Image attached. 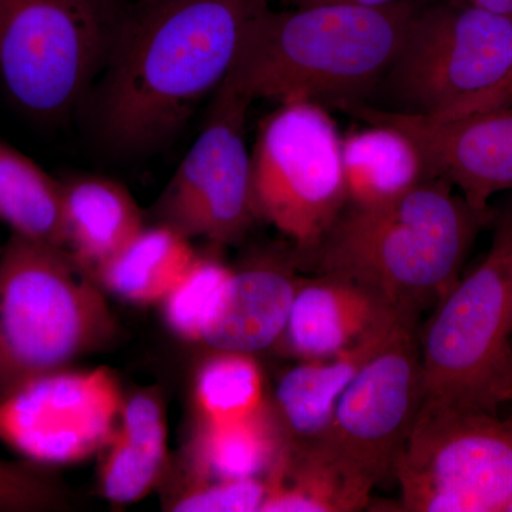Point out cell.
Wrapping results in <instances>:
<instances>
[{
	"label": "cell",
	"mask_w": 512,
	"mask_h": 512,
	"mask_svg": "<svg viewBox=\"0 0 512 512\" xmlns=\"http://www.w3.org/2000/svg\"><path fill=\"white\" fill-rule=\"evenodd\" d=\"M512 66V20L454 0L413 13L383 80L396 111L436 117Z\"/></svg>",
	"instance_id": "cell-9"
},
{
	"label": "cell",
	"mask_w": 512,
	"mask_h": 512,
	"mask_svg": "<svg viewBox=\"0 0 512 512\" xmlns=\"http://www.w3.org/2000/svg\"><path fill=\"white\" fill-rule=\"evenodd\" d=\"M419 318L394 312L362 338L325 359L299 360L275 389L274 414L285 443H315L325 436L342 394L362 367L410 323Z\"/></svg>",
	"instance_id": "cell-15"
},
{
	"label": "cell",
	"mask_w": 512,
	"mask_h": 512,
	"mask_svg": "<svg viewBox=\"0 0 512 512\" xmlns=\"http://www.w3.org/2000/svg\"><path fill=\"white\" fill-rule=\"evenodd\" d=\"M232 272L215 256H197L180 284L161 302L165 322L175 335L201 342Z\"/></svg>",
	"instance_id": "cell-25"
},
{
	"label": "cell",
	"mask_w": 512,
	"mask_h": 512,
	"mask_svg": "<svg viewBox=\"0 0 512 512\" xmlns=\"http://www.w3.org/2000/svg\"><path fill=\"white\" fill-rule=\"evenodd\" d=\"M252 101L225 77L207 123L160 195L154 214L187 238L238 245L258 221L252 197L247 114Z\"/></svg>",
	"instance_id": "cell-10"
},
{
	"label": "cell",
	"mask_w": 512,
	"mask_h": 512,
	"mask_svg": "<svg viewBox=\"0 0 512 512\" xmlns=\"http://www.w3.org/2000/svg\"><path fill=\"white\" fill-rule=\"evenodd\" d=\"M491 224L483 262L419 326L423 403L498 413L512 402V200Z\"/></svg>",
	"instance_id": "cell-5"
},
{
	"label": "cell",
	"mask_w": 512,
	"mask_h": 512,
	"mask_svg": "<svg viewBox=\"0 0 512 512\" xmlns=\"http://www.w3.org/2000/svg\"><path fill=\"white\" fill-rule=\"evenodd\" d=\"M299 259L262 254L232 272L201 342L212 352L256 353L278 345L301 279Z\"/></svg>",
	"instance_id": "cell-14"
},
{
	"label": "cell",
	"mask_w": 512,
	"mask_h": 512,
	"mask_svg": "<svg viewBox=\"0 0 512 512\" xmlns=\"http://www.w3.org/2000/svg\"><path fill=\"white\" fill-rule=\"evenodd\" d=\"M512 104V66L504 74L503 79L498 80L494 86L488 87L481 93L467 97V99L458 101L453 106L448 107L439 116L434 119L448 120L454 117L466 116V114L480 113L500 109V107L511 106Z\"/></svg>",
	"instance_id": "cell-28"
},
{
	"label": "cell",
	"mask_w": 512,
	"mask_h": 512,
	"mask_svg": "<svg viewBox=\"0 0 512 512\" xmlns=\"http://www.w3.org/2000/svg\"><path fill=\"white\" fill-rule=\"evenodd\" d=\"M505 512H512V497H511L510 503H508V505H507V511H505Z\"/></svg>",
	"instance_id": "cell-32"
},
{
	"label": "cell",
	"mask_w": 512,
	"mask_h": 512,
	"mask_svg": "<svg viewBox=\"0 0 512 512\" xmlns=\"http://www.w3.org/2000/svg\"><path fill=\"white\" fill-rule=\"evenodd\" d=\"M104 289L66 249L10 234L0 251V399L110 345Z\"/></svg>",
	"instance_id": "cell-4"
},
{
	"label": "cell",
	"mask_w": 512,
	"mask_h": 512,
	"mask_svg": "<svg viewBox=\"0 0 512 512\" xmlns=\"http://www.w3.org/2000/svg\"><path fill=\"white\" fill-rule=\"evenodd\" d=\"M495 212L474 210L441 178H426L394 200L346 205L309 254L318 274L367 286L396 311L419 318L460 279L478 232Z\"/></svg>",
	"instance_id": "cell-2"
},
{
	"label": "cell",
	"mask_w": 512,
	"mask_h": 512,
	"mask_svg": "<svg viewBox=\"0 0 512 512\" xmlns=\"http://www.w3.org/2000/svg\"><path fill=\"white\" fill-rule=\"evenodd\" d=\"M512 20V0H461Z\"/></svg>",
	"instance_id": "cell-30"
},
{
	"label": "cell",
	"mask_w": 512,
	"mask_h": 512,
	"mask_svg": "<svg viewBox=\"0 0 512 512\" xmlns=\"http://www.w3.org/2000/svg\"><path fill=\"white\" fill-rule=\"evenodd\" d=\"M284 439L271 407L238 423H202L194 446V466L205 480L262 477L275 463Z\"/></svg>",
	"instance_id": "cell-23"
},
{
	"label": "cell",
	"mask_w": 512,
	"mask_h": 512,
	"mask_svg": "<svg viewBox=\"0 0 512 512\" xmlns=\"http://www.w3.org/2000/svg\"><path fill=\"white\" fill-rule=\"evenodd\" d=\"M265 498V477L205 480L181 494L171 505V511L254 512L261 511Z\"/></svg>",
	"instance_id": "cell-27"
},
{
	"label": "cell",
	"mask_w": 512,
	"mask_h": 512,
	"mask_svg": "<svg viewBox=\"0 0 512 512\" xmlns=\"http://www.w3.org/2000/svg\"><path fill=\"white\" fill-rule=\"evenodd\" d=\"M109 369H64L0 399V441L40 466L79 463L109 446L123 407Z\"/></svg>",
	"instance_id": "cell-12"
},
{
	"label": "cell",
	"mask_w": 512,
	"mask_h": 512,
	"mask_svg": "<svg viewBox=\"0 0 512 512\" xmlns=\"http://www.w3.org/2000/svg\"><path fill=\"white\" fill-rule=\"evenodd\" d=\"M0 222L19 237L66 249L62 183L0 138Z\"/></svg>",
	"instance_id": "cell-22"
},
{
	"label": "cell",
	"mask_w": 512,
	"mask_h": 512,
	"mask_svg": "<svg viewBox=\"0 0 512 512\" xmlns=\"http://www.w3.org/2000/svg\"><path fill=\"white\" fill-rule=\"evenodd\" d=\"M392 473L409 512H505L512 419L423 403Z\"/></svg>",
	"instance_id": "cell-8"
},
{
	"label": "cell",
	"mask_w": 512,
	"mask_h": 512,
	"mask_svg": "<svg viewBox=\"0 0 512 512\" xmlns=\"http://www.w3.org/2000/svg\"><path fill=\"white\" fill-rule=\"evenodd\" d=\"M126 0H0V82L35 121L82 104L109 60Z\"/></svg>",
	"instance_id": "cell-6"
},
{
	"label": "cell",
	"mask_w": 512,
	"mask_h": 512,
	"mask_svg": "<svg viewBox=\"0 0 512 512\" xmlns=\"http://www.w3.org/2000/svg\"><path fill=\"white\" fill-rule=\"evenodd\" d=\"M67 507L62 485L40 464L0 458V512H49Z\"/></svg>",
	"instance_id": "cell-26"
},
{
	"label": "cell",
	"mask_w": 512,
	"mask_h": 512,
	"mask_svg": "<svg viewBox=\"0 0 512 512\" xmlns=\"http://www.w3.org/2000/svg\"><path fill=\"white\" fill-rule=\"evenodd\" d=\"M123 404L101 467L103 495L120 505L146 497L160 480L167 460V423L157 397L138 393Z\"/></svg>",
	"instance_id": "cell-19"
},
{
	"label": "cell",
	"mask_w": 512,
	"mask_h": 512,
	"mask_svg": "<svg viewBox=\"0 0 512 512\" xmlns=\"http://www.w3.org/2000/svg\"><path fill=\"white\" fill-rule=\"evenodd\" d=\"M262 512H350L369 504L373 485L357 476L322 444H282L265 474Z\"/></svg>",
	"instance_id": "cell-18"
},
{
	"label": "cell",
	"mask_w": 512,
	"mask_h": 512,
	"mask_svg": "<svg viewBox=\"0 0 512 512\" xmlns=\"http://www.w3.org/2000/svg\"><path fill=\"white\" fill-rule=\"evenodd\" d=\"M195 402L202 423L254 419L268 409L261 367L252 355L214 352L195 379Z\"/></svg>",
	"instance_id": "cell-24"
},
{
	"label": "cell",
	"mask_w": 512,
	"mask_h": 512,
	"mask_svg": "<svg viewBox=\"0 0 512 512\" xmlns=\"http://www.w3.org/2000/svg\"><path fill=\"white\" fill-rule=\"evenodd\" d=\"M413 13L404 0L269 8L249 30L227 79L252 103L363 101L396 59Z\"/></svg>",
	"instance_id": "cell-3"
},
{
	"label": "cell",
	"mask_w": 512,
	"mask_h": 512,
	"mask_svg": "<svg viewBox=\"0 0 512 512\" xmlns=\"http://www.w3.org/2000/svg\"><path fill=\"white\" fill-rule=\"evenodd\" d=\"M417 333L419 322L404 326L362 367L318 441L373 487L392 473L397 453L423 406Z\"/></svg>",
	"instance_id": "cell-11"
},
{
	"label": "cell",
	"mask_w": 512,
	"mask_h": 512,
	"mask_svg": "<svg viewBox=\"0 0 512 512\" xmlns=\"http://www.w3.org/2000/svg\"><path fill=\"white\" fill-rule=\"evenodd\" d=\"M394 312L399 311L375 291L342 276L302 278L278 345L285 346L298 362L325 359L348 348Z\"/></svg>",
	"instance_id": "cell-16"
},
{
	"label": "cell",
	"mask_w": 512,
	"mask_h": 512,
	"mask_svg": "<svg viewBox=\"0 0 512 512\" xmlns=\"http://www.w3.org/2000/svg\"><path fill=\"white\" fill-rule=\"evenodd\" d=\"M511 345H512V286H511Z\"/></svg>",
	"instance_id": "cell-31"
},
{
	"label": "cell",
	"mask_w": 512,
	"mask_h": 512,
	"mask_svg": "<svg viewBox=\"0 0 512 512\" xmlns=\"http://www.w3.org/2000/svg\"><path fill=\"white\" fill-rule=\"evenodd\" d=\"M258 221L278 229L296 255L313 251L348 205L342 138L322 104H279L251 150Z\"/></svg>",
	"instance_id": "cell-7"
},
{
	"label": "cell",
	"mask_w": 512,
	"mask_h": 512,
	"mask_svg": "<svg viewBox=\"0 0 512 512\" xmlns=\"http://www.w3.org/2000/svg\"><path fill=\"white\" fill-rule=\"evenodd\" d=\"M60 183L66 251L93 275L143 231V212L113 178L73 174Z\"/></svg>",
	"instance_id": "cell-17"
},
{
	"label": "cell",
	"mask_w": 512,
	"mask_h": 512,
	"mask_svg": "<svg viewBox=\"0 0 512 512\" xmlns=\"http://www.w3.org/2000/svg\"><path fill=\"white\" fill-rule=\"evenodd\" d=\"M342 158L348 205L394 200L426 180L412 141L379 124L342 138Z\"/></svg>",
	"instance_id": "cell-21"
},
{
	"label": "cell",
	"mask_w": 512,
	"mask_h": 512,
	"mask_svg": "<svg viewBox=\"0 0 512 512\" xmlns=\"http://www.w3.org/2000/svg\"><path fill=\"white\" fill-rule=\"evenodd\" d=\"M293 8H308L316 5H356V6H383L399 0H285Z\"/></svg>",
	"instance_id": "cell-29"
},
{
	"label": "cell",
	"mask_w": 512,
	"mask_h": 512,
	"mask_svg": "<svg viewBox=\"0 0 512 512\" xmlns=\"http://www.w3.org/2000/svg\"><path fill=\"white\" fill-rule=\"evenodd\" d=\"M335 107L366 124L400 131L416 147L426 178L447 181L474 210L491 212V197L512 190V104L448 120L377 109L363 101Z\"/></svg>",
	"instance_id": "cell-13"
},
{
	"label": "cell",
	"mask_w": 512,
	"mask_h": 512,
	"mask_svg": "<svg viewBox=\"0 0 512 512\" xmlns=\"http://www.w3.org/2000/svg\"><path fill=\"white\" fill-rule=\"evenodd\" d=\"M190 241L168 225L144 227L93 276L104 291L123 301L136 305L161 303L197 259Z\"/></svg>",
	"instance_id": "cell-20"
},
{
	"label": "cell",
	"mask_w": 512,
	"mask_h": 512,
	"mask_svg": "<svg viewBox=\"0 0 512 512\" xmlns=\"http://www.w3.org/2000/svg\"><path fill=\"white\" fill-rule=\"evenodd\" d=\"M269 8V0L127 2L93 103L104 146L138 156L173 140Z\"/></svg>",
	"instance_id": "cell-1"
}]
</instances>
